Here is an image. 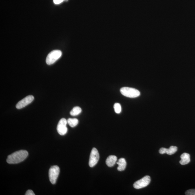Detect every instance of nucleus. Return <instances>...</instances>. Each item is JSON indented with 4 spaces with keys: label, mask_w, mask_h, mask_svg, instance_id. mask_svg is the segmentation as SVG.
<instances>
[{
    "label": "nucleus",
    "mask_w": 195,
    "mask_h": 195,
    "mask_svg": "<svg viewBox=\"0 0 195 195\" xmlns=\"http://www.w3.org/2000/svg\"><path fill=\"white\" fill-rule=\"evenodd\" d=\"M28 153L25 150L17 151L8 156L7 162L9 164H17L23 162L28 156Z\"/></svg>",
    "instance_id": "nucleus-1"
},
{
    "label": "nucleus",
    "mask_w": 195,
    "mask_h": 195,
    "mask_svg": "<svg viewBox=\"0 0 195 195\" xmlns=\"http://www.w3.org/2000/svg\"><path fill=\"white\" fill-rule=\"evenodd\" d=\"M120 91L123 96L128 98H136L140 95L139 91L131 87H123L120 89Z\"/></svg>",
    "instance_id": "nucleus-2"
},
{
    "label": "nucleus",
    "mask_w": 195,
    "mask_h": 195,
    "mask_svg": "<svg viewBox=\"0 0 195 195\" xmlns=\"http://www.w3.org/2000/svg\"><path fill=\"white\" fill-rule=\"evenodd\" d=\"M62 55V52L59 50L52 51L47 56L46 63L47 64L50 65L54 63L59 59Z\"/></svg>",
    "instance_id": "nucleus-3"
},
{
    "label": "nucleus",
    "mask_w": 195,
    "mask_h": 195,
    "mask_svg": "<svg viewBox=\"0 0 195 195\" xmlns=\"http://www.w3.org/2000/svg\"><path fill=\"white\" fill-rule=\"evenodd\" d=\"M60 168L57 165H54L51 167L49 170V180L52 184L56 183L59 174Z\"/></svg>",
    "instance_id": "nucleus-4"
},
{
    "label": "nucleus",
    "mask_w": 195,
    "mask_h": 195,
    "mask_svg": "<svg viewBox=\"0 0 195 195\" xmlns=\"http://www.w3.org/2000/svg\"><path fill=\"white\" fill-rule=\"evenodd\" d=\"M151 181V178L149 176H146L141 179L135 182L134 187L136 189H140L146 187L149 185Z\"/></svg>",
    "instance_id": "nucleus-5"
},
{
    "label": "nucleus",
    "mask_w": 195,
    "mask_h": 195,
    "mask_svg": "<svg viewBox=\"0 0 195 195\" xmlns=\"http://www.w3.org/2000/svg\"><path fill=\"white\" fill-rule=\"evenodd\" d=\"M99 159V155L98 151L96 148H93L91 151L89 160V165L93 167L97 163Z\"/></svg>",
    "instance_id": "nucleus-6"
},
{
    "label": "nucleus",
    "mask_w": 195,
    "mask_h": 195,
    "mask_svg": "<svg viewBox=\"0 0 195 195\" xmlns=\"http://www.w3.org/2000/svg\"><path fill=\"white\" fill-rule=\"evenodd\" d=\"M67 121L65 118H62L59 122L57 127V130L58 134L61 136L64 135L68 132V128L67 127Z\"/></svg>",
    "instance_id": "nucleus-7"
},
{
    "label": "nucleus",
    "mask_w": 195,
    "mask_h": 195,
    "mask_svg": "<svg viewBox=\"0 0 195 195\" xmlns=\"http://www.w3.org/2000/svg\"><path fill=\"white\" fill-rule=\"evenodd\" d=\"M34 99L33 96L29 95L27 96L18 102L17 105H16V108L18 109H22L32 103Z\"/></svg>",
    "instance_id": "nucleus-8"
},
{
    "label": "nucleus",
    "mask_w": 195,
    "mask_h": 195,
    "mask_svg": "<svg viewBox=\"0 0 195 195\" xmlns=\"http://www.w3.org/2000/svg\"><path fill=\"white\" fill-rule=\"evenodd\" d=\"M178 150V147L175 146H171L169 149H166L162 147L159 150V153L162 154L166 153L169 155H172L174 154Z\"/></svg>",
    "instance_id": "nucleus-9"
},
{
    "label": "nucleus",
    "mask_w": 195,
    "mask_h": 195,
    "mask_svg": "<svg viewBox=\"0 0 195 195\" xmlns=\"http://www.w3.org/2000/svg\"><path fill=\"white\" fill-rule=\"evenodd\" d=\"M180 158L181 160H180V163L181 165H187L190 161V154L187 153H184L181 155Z\"/></svg>",
    "instance_id": "nucleus-10"
},
{
    "label": "nucleus",
    "mask_w": 195,
    "mask_h": 195,
    "mask_svg": "<svg viewBox=\"0 0 195 195\" xmlns=\"http://www.w3.org/2000/svg\"><path fill=\"white\" fill-rule=\"evenodd\" d=\"M117 160V158L115 156H108L106 160V164L109 167H112L115 165Z\"/></svg>",
    "instance_id": "nucleus-11"
},
{
    "label": "nucleus",
    "mask_w": 195,
    "mask_h": 195,
    "mask_svg": "<svg viewBox=\"0 0 195 195\" xmlns=\"http://www.w3.org/2000/svg\"><path fill=\"white\" fill-rule=\"evenodd\" d=\"M118 166L117 169L118 171H122L125 170L127 165V162L124 158L120 159L117 162Z\"/></svg>",
    "instance_id": "nucleus-12"
},
{
    "label": "nucleus",
    "mask_w": 195,
    "mask_h": 195,
    "mask_svg": "<svg viewBox=\"0 0 195 195\" xmlns=\"http://www.w3.org/2000/svg\"><path fill=\"white\" fill-rule=\"evenodd\" d=\"M82 112V109L80 107L76 106L74 107L72 110L71 111L70 114L71 115L76 116L78 115Z\"/></svg>",
    "instance_id": "nucleus-13"
},
{
    "label": "nucleus",
    "mask_w": 195,
    "mask_h": 195,
    "mask_svg": "<svg viewBox=\"0 0 195 195\" xmlns=\"http://www.w3.org/2000/svg\"><path fill=\"white\" fill-rule=\"evenodd\" d=\"M67 121L69 125L72 127H75L78 123V120L76 118H69Z\"/></svg>",
    "instance_id": "nucleus-14"
},
{
    "label": "nucleus",
    "mask_w": 195,
    "mask_h": 195,
    "mask_svg": "<svg viewBox=\"0 0 195 195\" xmlns=\"http://www.w3.org/2000/svg\"><path fill=\"white\" fill-rule=\"evenodd\" d=\"M114 109L115 112L117 114H120L121 112V105L119 103H115L114 105Z\"/></svg>",
    "instance_id": "nucleus-15"
},
{
    "label": "nucleus",
    "mask_w": 195,
    "mask_h": 195,
    "mask_svg": "<svg viewBox=\"0 0 195 195\" xmlns=\"http://www.w3.org/2000/svg\"><path fill=\"white\" fill-rule=\"evenodd\" d=\"M187 195H195V189H191L187 190L185 192Z\"/></svg>",
    "instance_id": "nucleus-16"
},
{
    "label": "nucleus",
    "mask_w": 195,
    "mask_h": 195,
    "mask_svg": "<svg viewBox=\"0 0 195 195\" xmlns=\"http://www.w3.org/2000/svg\"><path fill=\"white\" fill-rule=\"evenodd\" d=\"M25 195H35L33 191L31 190H28L25 193Z\"/></svg>",
    "instance_id": "nucleus-17"
},
{
    "label": "nucleus",
    "mask_w": 195,
    "mask_h": 195,
    "mask_svg": "<svg viewBox=\"0 0 195 195\" xmlns=\"http://www.w3.org/2000/svg\"><path fill=\"white\" fill-rule=\"evenodd\" d=\"M64 0H53L55 4L58 5L64 1Z\"/></svg>",
    "instance_id": "nucleus-18"
},
{
    "label": "nucleus",
    "mask_w": 195,
    "mask_h": 195,
    "mask_svg": "<svg viewBox=\"0 0 195 195\" xmlns=\"http://www.w3.org/2000/svg\"><path fill=\"white\" fill-rule=\"evenodd\" d=\"M68 1V0H64V1H65V2H67V1Z\"/></svg>",
    "instance_id": "nucleus-19"
}]
</instances>
